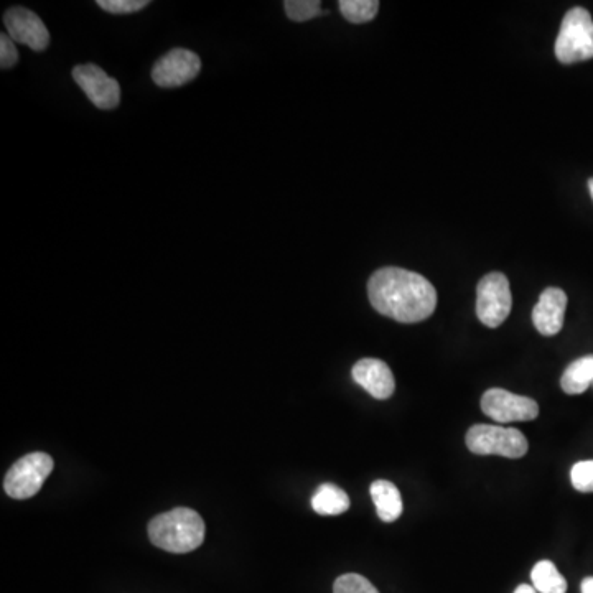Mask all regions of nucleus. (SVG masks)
<instances>
[{
	"label": "nucleus",
	"mask_w": 593,
	"mask_h": 593,
	"mask_svg": "<svg viewBox=\"0 0 593 593\" xmlns=\"http://www.w3.org/2000/svg\"><path fill=\"white\" fill-rule=\"evenodd\" d=\"M369 302L376 312L396 322L417 323L437 307V290L424 276L401 267H383L368 282Z\"/></svg>",
	"instance_id": "f257e3e1"
},
{
	"label": "nucleus",
	"mask_w": 593,
	"mask_h": 593,
	"mask_svg": "<svg viewBox=\"0 0 593 593\" xmlns=\"http://www.w3.org/2000/svg\"><path fill=\"white\" fill-rule=\"evenodd\" d=\"M205 533V521L190 508L172 509L155 516L149 523L152 544L173 554L195 551L205 541Z\"/></svg>",
	"instance_id": "f03ea898"
},
{
	"label": "nucleus",
	"mask_w": 593,
	"mask_h": 593,
	"mask_svg": "<svg viewBox=\"0 0 593 593\" xmlns=\"http://www.w3.org/2000/svg\"><path fill=\"white\" fill-rule=\"evenodd\" d=\"M554 50L562 65L593 58V20L589 10L574 7L565 14Z\"/></svg>",
	"instance_id": "7ed1b4c3"
},
{
	"label": "nucleus",
	"mask_w": 593,
	"mask_h": 593,
	"mask_svg": "<svg viewBox=\"0 0 593 593\" xmlns=\"http://www.w3.org/2000/svg\"><path fill=\"white\" fill-rule=\"evenodd\" d=\"M467 447L475 455H500L506 458H521L528 453V439L523 432L513 427L477 424L467 432Z\"/></svg>",
	"instance_id": "20e7f679"
},
{
	"label": "nucleus",
	"mask_w": 593,
	"mask_h": 593,
	"mask_svg": "<svg viewBox=\"0 0 593 593\" xmlns=\"http://www.w3.org/2000/svg\"><path fill=\"white\" fill-rule=\"evenodd\" d=\"M53 458L48 453L33 452L20 458L5 475L4 490L14 500H27L42 490L53 470Z\"/></svg>",
	"instance_id": "39448f33"
},
{
	"label": "nucleus",
	"mask_w": 593,
	"mask_h": 593,
	"mask_svg": "<svg viewBox=\"0 0 593 593\" xmlns=\"http://www.w3.org/2000/svg\"><path fill=\"white\" fill-rule=\"evenodd\" d=\"M513 297L508 277L501 272H491L478 282L477 315L483 325L498 328L511 313Z\"/></svg>",
	"instance_id": "423d86ee"
},
{
	"label": "nucleus",
	"mask_w": 593,
	"mask_h": 593,
	"mask_svg": "<svg viewBox=\"0 0 593 593\" xmlns=\"http://www.w3.org/2000/svg\"><path fill=\"white\" fill-rule=\"evenodd\" d=\"M481 411L500 424L534 421L539 416V406L534 399L501 388L488 389L483 394Z\"/></svg>",
	"instance_id": "0eeeda50"
},
{
	"label": "nucleus",
	"mask_w": 593,
	"mask_h": 593,
	"mask_svg": "<svg viewBox=\"0 0 593 593\" xmlns=\"http://www.w3.org/2000/svg\"><path fill=\"white\" fill-rule=\"evenodd\" d=\"M201 60L197 53L185 48H173L152 68V80L160 88H180L197 78Z\"/></svg>",
	"instance_id": "6e6552de"
},
{
	"label": "nucleus",
	"mask_w": 593,
	"mask_h": 593,
	"mask_svg": "<svg viewBox=\"0 0 593 593\" xmlns=\"http://www.w3.org/2000/svg\"><path fill=\"white\" fill-rule=\"evenodd\" d=\"M73 78L96 108L111 111L119 106L121 86L98 65L76 66Z\"/></svg>",
	"instance_id": "1a4fd4ad"
},
{
	"label": "nucleus",
	"mask_w": 593,
	"mask_h": 593,
	"mask_svg": "<svg viewBox=\"0 0 593 593\" xmlns=\"http://www.w3.org/2000/svg\"><path fill=\"white\" fill-rule=\"evenodd\" d=\"M7 35L14 42L32 48L33 52H43L50 45V33L43 20L32 10L24 7H12L4 15Z\"/></svg>",
	"instance_id": "9d476101"
},
{
	"label": "nucleus",
	"mask_w": 593,
	"mask_h": 593,
	"mask_svg": "<svg viewBox=\"0 0 593 593\" xmlns=\"http://www.w3.org/2000/svg\"><path fill=\"white\" fill-rule=\"evenodd\" d=\"M567 295L559 287H547L533 310V323L544 337H554L564 327Z\"/></svg>",
	"instance_id": "9b49d317"
},
{
	"label": "nucleus",
	"mask_w": 593,
	"mask_h": 593,
	"mask_svg": "<svg viewBox=\"0 0 593 593\" xmlns=\"http://www.w3.org/2000/svg\"><path fill=\"white\" fill-rule=\"evenodd\" d=\"M351 376L355 379L356 384H360L361 388L379 401L389 399L396 389L393 371L384 361L376 360V358H365V360L358 361L353 366Z\"/></svg>",
	"instance_id": "f8f14e48"
},
{
	"label": "nucleus",
	"mask_w": 593,
	"mask_h": 593,
	"mask_svg": "<svg viewBox=\"0 0 593 593\" xmlns=\"http://www.w3.org/2000/svg\"><path fill=\"white\" fill-rule=\"evenodd\" d=\"M378 516L384 523H393L402 514L401 491L391 481L376 480L369 488Z\"/></svg>",
	"instance_id": "ddd939ff"
},
{
	"label": "nucleus",
	"mask_w": 593,
	"mask_h": 593,
	"mask_svg": "<svg viewBox=\"0 0 593 593\" xmlns=\"http://www.w3.org/2000/svg\"><path fill=\"white\" fill-rule=\"evenodd\" d=\"M312 508L315 513L322 516H337L350 508V496L345 490L332 483H323L318 486L312 496Z\"/></svg>",
	"instance_id": "4468645a"
},
{
	"label": "nucleus",
	"mask_w": 593,
	"mask_h": 593,
	"mask_svg": "<svg viewBox=\"0 0 593 593\" xmlns=\"http://www.w3.org/2000/svg\"><path fill=\"white\" fill-rule=\"evenodd\" d=\"M562 391L570 396L582 394L593 386V355L570 363L561 378Z\"/></svg>",
	"instance_id": "2eb2a0df"
},
{
	"label": "nucleus",
	"mask_w": 593,
	"mask_h": 593,
	"mask_svg": "<svg viewBox=\"0 0 593 593\" xmlns=\"http://www.w3.org/2000/svg\"><path fill=\"white\" fill-rule=\"evenodd\" d=\"M531 579H533L534 589L539 593L567 592V580L551 561L537 562L531 572Z\"/></svg>",
	"instance_id": "dca6fc26"
},
{
	"label": "nucleus",
	"mask_w": 593,
	"mask_h": 593,
	"mask_svg": "<svg viewBox=\"0 0 593 593\" xmlns=\"http://www.w3.org/2000/svg\"><path fill=\"white\" fill-rule=\"evenodd\" d=\"M340 12L351 24H366L378 15V0H340Z\"/></svg>",
	"instance_id": "f3484780"
},
{
	"label": "nucleus",
	"mask_w": 593,
	"mask_h": 593,
	"mask_svg": "<svg viewBox=\"0 0 593 593\" xmlns=\"http://www.w3.org/2000/svg\"><path fill=\"white\" fill-rule=\"evenodd\" d=\"M285 14L294 22H307L322 15V4L318 0H285Z\"/></svg>",
	"instance_id": "a211bd4d"
},
{
	"label": "nucleus",
	"mask_w": 593,
	"mask_h": 593,
	"mask_svg": "<svg viewBox=\"0 0 593 593\" xmlns=\"http://www.w3.org/2000/svg\"><path fill=\"white\" fill-rule=\"evenodd\" d=\"M333 593H379L366 577L358 574H345L338 577L333 585Z\"/></svg>",
	"instance_id": "6ab92c4d"
},
{
	"label": "nucleus",
	"mask_w": 593,
	"mask_h": 593,
	"mask_svg": "<svg viewBox=\"0 0 593 593\" xmlns=\"http://www.w3.org/2000/svg\"><path fill=\"white\" fill-rule=\"evenodd\" d=\"M570 478L575 490L580 493H593V460L575 463Z\"/></svg>",
	"instance_id": "aec40b11"
},
{
	"label": "nucleus",
	"mask_w": 593,
	"mask_h": 593,
	"mask_svg": "<svg viewBox=\"0 0 593 593\" xmlns=\"http://www.w3.org/2000/svg\"><path fill=\"white\" fill-rule=\"evenodd\" d=\"M98 5L109 14L124 15L145 9L149 0H98Z\"/></svg>",
	"instance_id": "412c9836"
},
{
	"label": "nucleus",
	"mask_w": 593,
	"mask_h": 593,
	"mask_svg": "<svg viewBox=\"0 0 593 593\" xmlns=\"http://www.w3.org/2000/svg\"><path fill=\"white\" fill-rule=\"evenodd\" d=\"M19 61V52L15 47V42L7 33L0 35V66L2 70L12 68Z\"/></svg>",
	"instance_id": "4be33fe9"
},
{
	"label": "nucleus",
	"mask_w": 593,
	"mask_h": 593,
	"mask_svg": "<svg viewBox=\"0 0 593 593\" xmlns=\"http://www.w3.org/2000/svg\"><path fill=\"white\" fill-rule=\"evenodd\" d=\"M580 590H582V593H593V577H587V579L582 580Z\"/></svg>",
	"instance_id": "5701e85b"
},
{
	"label": "nucleus",
	"mask_w": 593,
	"mask_h": 593,
	"mask_svg": "<svg viewBox=\"0 0 593 593\" xmlns=\"http://www.w3.org/2000/svg\"><path fill=\"white\" fill-rule=\"evenodd\" d=\"M514 593H537V590L531 585H519L518 589L514 590Z\"/></svg>",
	"instance_id": "b1692460"
},
{
	"label": "nucleus",
	"mask_w": 593,
	"mask_h": 593,
	"mask_svg": "<svg viewBox=\"0 0 593 593\" xmlns=\"http://www.w3.org/2000/svg\"><path fill=\"white\" fill-rule=\"evenodd\" d=\"M589 190H590V195H592V200H593V178H590V180H589Z\"/></svg>",
	"instance_id": "393cba45"
}]
</instances>
